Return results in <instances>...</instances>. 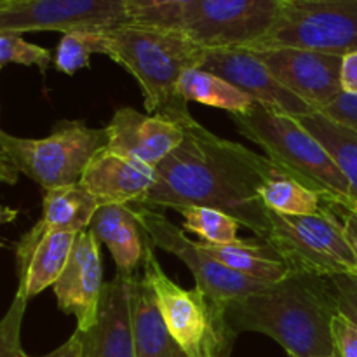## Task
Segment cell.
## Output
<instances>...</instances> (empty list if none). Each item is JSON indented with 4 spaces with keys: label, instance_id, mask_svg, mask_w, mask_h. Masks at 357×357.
Listing matches in <instances>:
<instances>
[{
    "label": "cell",
    "instance_id": "83f0119b",
    "mask_svg": "<svg viewBox=\"0 0 357 357\" xmlns=\"http://www.w3.org/2000/svg\"><path fill=\"white\" fill-rule=\"evenodd\" d=\"M91 54H107L105 33L101 31H68L63 33L54 52L58 72L73 75L91 66Z\"/></svg>",
    "mask_w": 357,
    "mask_h": 357
},
{
    "label": "cell",
    "instance_id": "6da1fadb",
    "mask_svg": "<svg viewBox=\"0 0 357 357\" xmlns=\"http://www.w3.org/2000/svg\"><path fill=\"white\" fill-rule=\"evenodd\" d=\"M183 131L181 145L155 166V187L138 204L174 211L187 206L215 208L265 239L271 211L261 202L260 188L279 167L241 143L213 135L197 121Z\"/></svg>",
    "mask_w": 357,
    "mask_h": 357
},
{
    "label": "cell",
    "instance_id": "8fae6325",
    "mask_svg": "<svg viewBox=\"0 0 357 357\" xmlns=\"http://www.w3.org/2000/svg\"><path fill=\"white\" fill-rule=\"evenodd\" d=\"M286 0H199L183 33L206 49L251 47L274 28Z\"/></svg>",
    "mask_w": 357,
    "mask_h": 357
},
{
    "label": "cell",
    "instance_id": "cb8c5ba5",
    "mask_svg": "<svg viewBox=\"0 0 357 357\" xmlns=\"http://www.w3.org/2000/svg\"><path fill=\"white\" fill-rule=\"evenodd\" d=\"M300 124L312 132L324 149L330 152L335 162L349 181V199L357 208V132L338 122L331 121L321 112L296 117Z\"/></svg>",
    "mask_w": 357,
    "mask_h": 357
},
{
    "label": "cell",
    "instance_id": "d590c367",
    "mask_svg": "<svg viewBox=\"0 0 357 357\" xmlns=\"http://www.w3.org/2000/svg\"><path fill=\"white\" fill-rule=\"evenodd\" d=\"M21 357H33L28 356L26 352H23ZM38 357H82V337H80L79 331L75 330V333L68 338L63 345H59L58 349H54L52 352L45 356H38Z\"/></svg>",
    "mask_w": 357,
    "mask_h": 357
},
{
    "label": "cell",
    "instance_id": "8d00e7d4",
    "mask_svg": "<svg viewBox=\"0 0 357 357\" xmlns=\"http://www.w3.org/2000/svg\"><path fill=\"white\" fill-rule=\"evenodd\" d=\"M20 176V171L14 167L9 157L3 152H0V185H14Z\"/></svg>",
    "mask_w": 357,
    "mask_h": 357
},
{
    "label": "cell",
    "instance_id": "ffe728a7",
    "mask_svg": "<svg viewBox=\"0 0 357 357\" xmlns=\"http://www.w3.org/2000/svg\"><path fill=\"white\" fill-rule=\"evenodd\" d=\"M129 307L136 357H187L167 330L152 289L142 275H132Z\"/></svg>",
    "mask_w": 357,
    "mask_h": 357
},
{
    "label": "cell",
    "instance_id": "d6a6232c",
    "mask_svg": "<svg viewBox=\"0 0 357 357\" xmlns=\"http://www.w3.org/2000/svg\"><path fill=\"white\" fill-rule=\"evenodd\" d=\"M321 114L357 132V94L340 93V96L323 108Z\"/></svg>",
    "mask_w": 357,
    "mask_h": 357
},
{
    "label": "cell",
    "instance_id": "30bf717a",
    "mask_svg": "<svg viewBox=\"0 0 357 357\" xmlns=\"http://www.w3.org/2000/svg\"><path fill=\"white\" fill-rule=\"evenodd\" d=\"M128 0H16L0 7V31H110L128 24Z\"/></svg>",
    "mask_w": 357,
    "mask_h": 357
},
{
    "label": "cell",
    "instance_id": "2e32d148",
    "mask_svg": "<svg viewBox=\"0 0 357 357\" xmlns=\"http://www.w3.org/2000/svg\"><path fill=\"white\" fill-rule=\"evenodd\" d=\"M101 206L138 204L157 183L155 167L103 149L91 159L79 181Z\"/></svg>",
    "mask_w": 357,
    "mask_h": 357
},
{
    "label": "cell",
    "instance_id": "7c38bea8",
    "mask_svg": "<svg viewBox=\"0 0 357 357\" xmlns=\"http://www.w3.org/2000/svg\"><path fill=\"white\" fill-rule=\"evenodd\" d=\"M272 75L316 112L326 108L342 93V56L298 47L251 49Z\"/></svg>",
    "mask_w": 357,
    "mask_h": 357
},
{
    "label": "cell",
    "instance_id": "3957f363",
    "mask_svg": "<svg viewBox=\"0 0 357 357\" xmlns=\"http://www.w3.org/2000/svg\"><path fill=\"white\" fill-rule=\"evenodd\" d=\"M107 54L124 66L139 84L143 105L150 115H160L181 128L194 124L188 103L178 91L181 75L201 68L206 47L183 31L122 24L105 31Z\"/></svg>",
    "mask_w": 357,
    "mask_h": 357
},
{
    "label": "cell",
    "instance_id": "b9f144b4",
    "mask_svg": "<svg viewBox=\"0 0 357 357\" xmlns=\"http://www.w3.org/2000/svg\"><path fill=\"white\" fill-rule=\"evenodd\" d=\"M0 152H2V150H0Z\"/></svg>",
    "mask_w": 357,
    "mask_h": 357
},
{
    "label": "cell",
    "instance_id": "4dcf8cb0",
    "mask_svg": "<svg viewBox=\"0 0 357 357\" xmlns=\"http://www.w3.org/2000/svg\"><path fill=\"white\" fill-rule=\"evenodd\" d=\"M333 288L335 300H337L338 312L344 314L347 319L357 324V278L356 275L342 274L328 278Z\"/></svg>",
    "mask_w": 357,
    "mask_h": 357
},
{
    "label": "cell",
    "instance_id": "d6986e66",
    "mask_svg": "<svg viewBox=\"0 0 357 357\" xmlns=\"http://www.w3.org/2000/svg\"><path fill=\"white\" fill-rule=\"evenodd\" d=\"M89 230L110 250L119 274H136L143 264L145 237L131 204L101 206Z\"/></svg>",
    "mask_w": 357,
    "mask_h": 357
},
{
    "label": "cell",
    "instance_id": "60d3db41",
    "mask_svg": "<svg viewBox=\"0 0 357 357\" xmlns=\"http://www.w3.org/2000/svg\"><path fill=\"white\" fill-rule=\"evenodd\" d=\"M330 357H338V356H330Z\"/></svg>",
    "mask_w": 357,
    "mask_h": 357
},
{
    "label": "cell",
    "instance_id": "ba28073f",
    "mask_svg": "<svg viewBox=\"0 0 357 357\" xmlns=\"http://www.w3.org/2000/svg\"><path fill=\"white\" fill-rule=\"evenodd\" d=\"M298 47L345 56L357 51V0L286 2L274 28L246 49Z\"/></svg>",
    "mask_w": 357,
    "mask_h": 357
},
{
    "label": "cell",
    "instance_id": "9c48e42d",
    "mask_svg": "<svg viewBox=\"0 0 357 357\" xmlns=\"http://www.w3.org/2000/svg\"><path fill=\"white\" fill-rule=\"evenodd\" d=\"M131 206L135 208L139 227L150 244L180 258L194 274L195 286L216 302L230 303L234 300L264 291L268 286L251 281L216 261L201 243L188 239L183 230L166 218V215L159 209L145 204Z\"/></svg>",
    "mask_w": 357,
    "mask_h": 357
},
{
    "label": "cell",
    "instance_id": "f35d334b",
    "mask_svg": "<svg viewBox=\"0 0 357 357\" xmlns=\"http://www.w3.org/2000/svg\"><path fill=\"white\" fill-rule=\"evenodd\" d=\"M10 2H16V0H0V7L7 6V3H10Z\"/></svg>",
    "mask_w": 357,
    "mask_h": 357
},
{
    "label": "cell",
    "instance_id": "1f68e13d",
    "mask_svg": "<svg viewBox=\"0 0 357 357\" xmlns=\"http://www.w3.org/2000/svg\"><path fill=\"white\" fill-rule=\"evenodd\" d=\"M331 335L338 357H357V324L338 312L331 321Z\"/></svg>",
    "mask_w": 357,
    "mask_h": 357
},
{
    "label": "cell",
    "instance_id": "9a60e30c",
    "mask_svg": "<svg viewBox=\"0 0 357 357\" xmlns=\"http://www.w3.org/2000/svg\"><path fill=\"white\" fill-rule=\"evenodd\" d=\"M105 131L108 150L152 167L162 162L185 138L183 128L176 122L129 107L119 108Z\"/></svg>",
    "mask_w": 357,
    "mask_h": 357
},
{
    "label": "cell",
    "instance_id": "d4e9b609",
    "mask_svg": "<svg viewBox=\"0 0 357 357\" xmlns=\"http://www.w3.org/2000/svg\"><path fill=\"white\" fill-rule=\"evenodd\" d=\"M260 199L268 211L278 215H321L324 211L323 195L293 180L282 169L265 181L260 188Z\"/></svg>",
    "mask_w": 357,
    "mask_h": 357
},
{
    "label": "cell",
    "instance_id": "f546056e",
    "mask_svg": "<svg viewBox=\"0 0 357 357\" xmlns=\"http://www.w3.org/2000/svg\"><path fill=\"white\" fill-rule=\"evenodd\" d=\"M28 298L21 293H16L9 310L0 321V357H21V323H23L24 310Z\"/></svg>",
    "mask_w": 357,
    "mask_h": 357
},
{
    "label": "cell",
    "instance_id": "4316f807",
    "mask_svg": "<svg viewBox=\"0 0 357 357\" xmlns=\"http://www.w3.org/2000/svg\"><path fill=\"white\" fill-rule=\"evenodd\" d=\"M183 218V227L188 232H194L208 244H227L239 239V227L234 216L215 208L204 206H187L176 209Z\"/></svg>",
    "mask_w": 357,
    "mask_h": 357
},
{
    "label": "cell",
    "instance_id": "7a4b0ae2",
    "mask_svg": "<svg viewBox=\"0 0 357 357\" xmlns=\"http://www.w3.org/2000/svg\"><path fill=\"white\" fill-rule=\"evenodd\" d=\"M337 314V300L326 278L293 272L264 291L227 305V316L237 333L267 335L288 357L337 356L331 335Z\"/></svg>",
    "mask_w": 357,
    "mask_h": 357
},
{
    "label": "cell",
    "instance_id": "ab89813d",
    "mask_svg": "<svg viewBox=\"0 0 357 357\" xmlns=\"http://www.w3.org/2000/svg\"><path fill=\"white\" fill-rule=\"evenodd\" d=\"M286 2H316V0H286Z\"/></svg>",
    "mask_w": 357,
    "mask_h": 357
},
{
    "label": "cell",
    "instance_id": "7402d4cb",
    "mask_svg": "<svg viewBox=\"0 0 357 357\" xmlns=\"http://www.w3.org/2000/svg\"><path fill=\"white\" fill-rule=\"evenodd\" d=\"M100 209L96 199L80 183L45 190L42 216L35 223L42 230L80 234L91 227Z\"/></svg>",
    "mask_w": 357,
    "mask_h": 357
},
{
    "label": "cell",
    "instance_id": "f1b7e54d",
    "mask_svg": "<svg viewBox=\"0 0 357 357\" xmlns=\"http://www.w3.org/2000/svg\"><path fill=\"white\" fill-rule=\"evenodd\" d=\"M52 52L37 44L24 40L20 33L0 31V66L16 63L23 66H37L42 72L49 68Z\"/></svg>",
    "mask_w": 357,
    "mask_h": 357
},
{
    "label": "cell",
    "instance_id": "8992f818",
    "mask_svg": "<svg viewBox=\"0 0 357 357\" xmlns=\"http://www.w3.org/2000/svg\"><path fill=\"white\" fill-rule=\"evenodd\" d=\"M107 142L105 128H89L82 121H59L45 138H17L0 129V150L44 190L79 183L87 164L107 149Z\"/></svg>",
    "mask_w": 357,
    "mask_h": 357
},
{
    "label": "cell",
    "instance_id": "52a82bcc",
    "mask_svg": "<svg viewBox=\"0 0 357 357\" xmlns=\"http://www.w3.org/2000/svg\"><path fill=\"white\" fill-rule=\"evenodd\" d=\"M267 241L293 274L317 278L356 275L357 261L337 216L324 201L321 215L289 216L271 211Z\"/></svg>",
    "mask_w": 357,
    "mask_h": 357
},
{
    "label": "cell",
    "instance_id": "5b68a950",
    "mask_svg": "<svg viewBox=\"0 0 357 357\" xmlns=\"http://www.w3.org/2000/svg\"><path fill=\"white\" fill-rule=\"evenodd\" d=\"M145 237V234H143ZM142 278L152 289L167 330L187 357H230L237 331L227 316V305L201 288L185 289L164 272L145 237Z\"/></svg>",
    "mask_w": 357,
    "mask_h": 357
},
{
    "label": "cell",
    "instance_id": "ac0fdd59",
    "mask_svg": "<svg viewBox=\"0 0 357 357\" xmlns=\"http://www.w3.org/2000/svg\"><path fill=\"white\" fill-rule=\"evenodd\" d=\"M77 234L42 230L33 225L16 244L17 293L33 298L54 286L75 243Z\"/></svg>",
    "mask_w": 357,
    "mask_h": 357
},
{
    "label": "cell",
    "instance_id": "e0dca14e",
    "mask_svg": "<svg viewBox=\"0 0 357 357\" xmlns=\"http://www.w3.org/2000/svg\"><path fill=\"white\" fill-rule=\"evenodd\" d=\"M131 278L117 272L105 282L96 323L87 331L77 330L82 337V357H136L129 307Z\"/></svg>",
    "mask_w": 357,
    "mask_h": 357
},
{
    "label": "cell",
    "instance_id": "e575fe53",
    "mask_svg": "<svg viewBox=\"0 0 357 357\" xmlns=\"http://www.w3.org/2000/svg\"><path fill=\"white\" fill-rule=\"evenodd\" d=\"M342 93L357 94V51L342 56Z\"/></svg>",
    "mask_w": 357,
    "mask_h": 357
},
{
    "label": "cell",
    "instance_id": "44dd1931",
    "mask_svg": "<svg viewBox=\"0 0 357 357\" xmlns=\"http://www.w3.org/2000/svg\"><path fill=\"white\" fill-rule=\"evenodd\" d=\"M201 244L216 261L260 284H275L291 274L281 255L261 237L227 244Z\"/></svg>",
    "mask_w": 357,
    "mask_h": 357
},
{
    "label": "cell",
    "instance_id": "603a6c76",
    "mask_svg": "<svg viewBox=\"0 0 357 357\" xmlns=\"http://www.w3.org/2000/svg\"><path fill=\"white\" fill-rule=\"evenodd\" d=\"M178 91L187 103L194 101V103L208 105L232 115L248 114L257 105L253 98L237 89L229 80L202 68L187 70L181 75Z\"/></svg>",
    "mask_w": 357,
    "mask_h": 357
},
{
    "label": "cell",
    "instance_id": "484cf974",
    "mask_svg": "<svg viewBox=\"0 0 357 357\" xmlns=\"http://www.w3.org/2000/svg\"><path fill=\"white\" fill-rule=\"evenodd\" d=\"M199 0H128V24L181 31Z\"/></svg>",
    "mask_w": 357,
    "mask_h": 357
},
{
    "label": "cell",
    "instance_id": "836d02e7",
    "mask_svg": "<svg viewBox=\"0 0 357 357\" xmlns=\"http://www.w3.org/2000/svg\"><path fill=\"white\" fill-rule=\"evenodd\" d=\"M324 201H326V206L330 208V211L340 222L345 237H347V243L351 244L357 261V208L354 204H351V202H340L326 197H324Z\"/></svg>",
    "mask_w": 357,
    "mask_h": 357
},
{
    "label": "cell",
    "instance_id": "4fadbf2b",
    "mask_svg": "<svg viewBox=\"0 0 357 357\" xmlns=\"http://www.w3.org/2000/svg\"><path fill=\"white\" fill-rule=\"evenodd\" d=\"M201 68L229 80L232 86L253 98L257 103L279 114L291 115L296 119L316 112L302 98L286 89L251 49H206Z\"/></svg>",
    "mask_w": 357,
    "mask_h": 357
},
{
    "label": "cell",
    "instance_id": "74e56055",
    "mask_svg": "<svg viewBox=\"0 0 357 357\" xmlns=\"http://www.w3.org/2000/svg\"><path fill=\"white\" fill-rule=\"evenodd\" d=\"M16 216H17L16 209L6 208V206H0V225H3V223L14 222V220H16Z\"/></svg>",
    "mask_w": 357,
    "mask_h": 357
},
{
    "label": "cell",
    "instance_id": "5bb4252c",
    "mask_svg": "<svg viewBox=\"0 0 357 357\" xmlns=\"http://www.w3.org/2000/svg\"><path fill=\"white\" fill-rule=\"evenodd\" d=\"M100 244L89 229L77 234L65 271L52 286L59 310L75 317L79 331L93 328L100 309L105 286Z\"/></svg>",
    "mask_w": 357,
    "mask_h": 357
},
{
    "label": "cell",
    "instance_id": "277c9868",
    "mask_svg": "<svg viewBox=\"0 0 357 357\" xmlns=\"http://www.w3.org/2000/svg\"><path fill=\"white\" fill-rule=\"evenodd\" d=\"M241 135L264 149L268 159L293 180L323 197L349 199V181L323 143L298 119L257 103L248 114L232 115Z\"/></svg>",
    "mask_w": 357,
    "mask_h": 357
}]
</instances>
